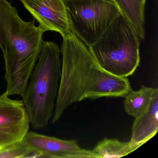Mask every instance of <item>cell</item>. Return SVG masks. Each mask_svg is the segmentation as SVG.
<instances>
[{
  "label": "cell",
  "instance_id": "obj_4",
  "mask_svg": "<svg viewBox=\"0 0 158 158\" xmlns=\"http://www.w3.org/2000/svg\"><path fill=\"white\" fill-rule=\"evenodd\" d=\"M139 44L138 37L121 13L88 48L103 70L119 77H127L139 66Z\"/></svg>",
  "mask_w": 158,
  "mask_h": 158
},
{
  "label": "cell",
  "instance_id": "obj_2",
  "mask_svg": "<svg viewBox=\"0 0 158 158\" xmlns=\"http://www.w3.org/2000/svg\"><path fill=\"white\" fill-rule=\"evenodd\" d=\"M41 26L24 21L7 0H0V48L5 61V93L22 97L37 62L43 43Z\"/></svg>",
  "mask_w": 158,
  "mask_h": 158
},
{
  "label": "cell",
  "instance_id": "obj_9",
  "mask_svg": "<svg viewBox=\"0 0 158 158\" xmlns=\"http://www.w3.org/2000/svg\"><path fill=\"white\" fill-rule=\"evenodd\" d=\"M158 131V89H155L148 110L135 118L130 141L144 144Z\"/></svg>",
  "mask_w": 158,
  "mask_h": 158
},
{
  "label": "cell",
  "instance_id": "obj_7",
  "mask_svg": "<svg viewBox=\"0 0 158 158\" xmlns=\"http://www.w3.org/2000/svg\"><path fill=\"white\" fill-rule=\"evenodd\" d=\"M45 31L63 37L73 32L64 0H20Z\"/></svg>",
  "mask_w": 158,
  "mask_h": 158
},
{
  "label": "cell",
  "instance_id": "obj_14",
  "mask_svg": "<svg viewBox=\"0 0 158 158\" xmlns=\"http://www.w3.org/2000/svg\"><path fill=\"white\" fill-rule=\"evenodd\" d=\"M113 1H114V0H113Z\"/></svg>",
  "mask_w": 158,
  "mask_h": 158
},
{
  "label": "cell",
  "instance_id": "obj_8",
  "mask_svg": "<svg viewBox=\"0 0 158 158\" xmlns=\"http://www.w3.org/2000/svg\"><path fill=\"white\" fill-rule=\"evenodd\" d=\"M23 141L30 149L40 152L42 158H101L92 150L81 148L76 140H64L30 132Z\"/></svg>",
  "mask_w": 158,
  "mask_h": 158
},
{
  "label": "cell",
  "instance_id": "obj_6",
  "mask_svg": "<svg viewBox=\"0 0 158 158\" xmlns=\"http://www.w3.org/2000/svg\"><path fill=\"white\" fill-rule=\"evenodd\" d=\"M0 95V151L23 141L28 132L30 119L22 100Z\"/></svg>",
  "mask_w": 158,
  "mask_h": 158
},
{
  "label": "cell",
  "instance_id": "obj_3",
  "mask_svg": "<svg viewBox=\"0 0 158 158\" xmlns=\"http://www.w3.org/2000/svg\"><path fill=\"white\" fill-rule=\"evenodd\" d=\"M58 44L43 41L37 62L22 96L33 128L48 125L53 116L61 73Z\"/></svg>",
  "mask_w": 158,
  "mask_h": 158
},
{
  "label": "cell",
  "instance_id": "obj_1",
  "mask_svg": "<svg viewBox=\"0 0 158 158\" xmlns=\"http://www.w3.org/2000/svg\"><path fill=\"white\" fill-rule=\"evenodd\" d=\"M63 38L61 73L52 123L58 122L74 103L86 99L124 98L132 90L127 77L103 70L73 31Z\"/></svg>",
  "mask_w": 158,
  "mask_h": 158
},
{
  "label": "cell",
  "instance_id": "obj_13",
  "mask_svg": "<svg viewBox=\"0 0 158 158\" xmlns=\"http://www.w3.org/2000/svg\"><path fill=\"white\" fill-rule=\"evenodd\" d=\"M24 141H19L11 144L0 151V158H27L31 151Z\"/></svg>",
  "mask_w": 158,
  "mask_h": 158
},
{
  "label": "cell",
  "instance_id": "obj_5",
  "mask_svg": "<svg viewBox=\"0 0 158 158\" xmlns=\"http://www.w3.org/2000/svg\"><path fill=\"white\" fill-rule=\"evenodd\" d=\"M71 28L87 47L121 13L113 0H64Z\"/></svg>",
  "mask_w": 158,
  "mask_h": 158
},
{
  "label": "cell",
  "instance_id": "obj_12",
  "mask_svg": "<svg viewBox=\"0 0 158 158\" xmlns=\"http://www.w3.org/2000/svg\"><path fill=\"white\" fill-rule=\"evenodd\" d=\"M143 145L129 141L122 142L116 139H103L100 141L92 151L101 158H120L127 155Z\"/></svg>",
  "mask_w": 158,
  "mask_h": 158
},
{
  "label": "cell",
  "instance_id": "obj_10",
  "mask_svg": "<svg viewBox=\"0 0 158 158\" xmlns=\"http://www.w3.org/2000/svg\"><path fill=\"white\" fill-rule=\"evenodd\" d=\"M121 13L127 19L139 40L145 38L146 0H114Z\"/></svg>",
  "mask_w": 158,
  "mask_h": 158
},
{
  "label": "cell",
  "instance_id": "obj_11",
  "mask_svg": "<svg viewBox=\"0 0 158 158\" xmlns=\"http://www.w3.org/2000/svg\"><path fill=\"white\" fill-rule=\"evenodd\" d=\"M155 89L142 85L137 91L130 90L124 97L126 112L135 118L145 112L150 104Z\"/></svg>",
  "mask_w": 158,
  "mask_h": 158
}]
</instances>
